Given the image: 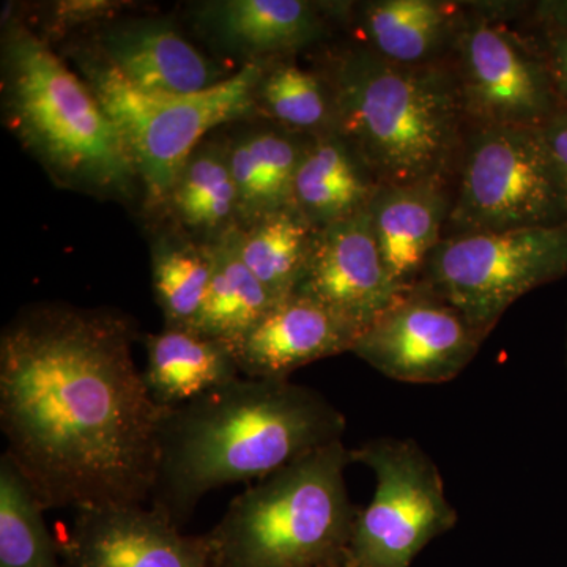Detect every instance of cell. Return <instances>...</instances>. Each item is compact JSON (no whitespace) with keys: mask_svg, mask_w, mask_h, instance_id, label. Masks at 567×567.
Listing matches in <instances>:
<instances>
[{"mask_svg":"<svg viewBox=\"0 0 567 567\" xmlns=\"http://www.w3.org/2000/svg\"><path fill=\"white\" fill-rule=\"evenodd\" d=\"M121 312L69 305L22 311L0 336L6 456L47 509L145 505L164 410L133 357Z\"/></svg>","mask_w":567,"mask_h":567,"instance_id":"1","label":"cell"},{"mask_svg":"<svg viewBox=\"0 0 567 567\" xmlns=\"http://www.w3.org/2000/svg\"><path fill=\"white\" fill-rule=\"evenodd\" d=\"M346 427L344 415L312 388L238 377L164 410L152 507L182 528L205 495L264 480L339 442Z\"/></svg>","mask_w":567,"mask_h":567,"instance_id":"2","label":"cell"},{"mask_svg":"<svg viewBox=\"0 0 567 567\" xmlns=\"http://www.w3.org/2000/svg\"><path fill=\"white\" fill-rule=\"evenodd\" d=\"M324 80L334 132L380 185L454 183L468 122L450 63L395 65L357 44L336 55Z\"/></svg>","mask_w":567,"mask_h":567,"instance_id":"3","label":"cell"},{"mask_svg":"<svg viewBox=\"0 0 567 567\" xmlns=\"http://www.w3.org/2000/svg\"><path fill=\"white\" fill-rule=\"evenodd\" d=\"M7 121L55 181L107 196L141 182L115 123L87 82L25 25L3 39Z\"/></svg>","mask_w":567,"mask_h":567,"instance_id":"4","label":"cell"},{"mask_svg":"<svg viewBox=\"0 0 567 567\" xmlns=\"http://www.w3.org/2000/svg\"><path fill=\"white\" fill-rule=\"evenodd\" d=\"M342 440L312 451L235 496L207 539L213 567L347 565L358 509Z\"/></svg>","mask_w":567,"mask_h":567,"instance_id":"5","label":"cell"},{"mask_svg":"<svg viewBox=\"0 0 567 567\" xmlns=\"http://www.w3.org/2000/svg\"><path fill=\"white\" fill-rule=\"evenodd\" d=\"M271 62H246L237 73L193 95L142 92L104 59L84 63V73L121 132L148 199L164 203L205 134L257 110V91Z\"/></svg>","mask_w":567,"mask_h":567,"instance_id":"6","label":"cell"},{"mask_svg":"<svg viewBox=\"0 0 567 567\" xmlns=\"http://www.w3.org/2000/svg\"><path fill=\"white\" fill-rule=\"evenodd\" d=\"M567 224L543 126H468L445 237Z\"/></svg>","mask_w":567,"mask_h":567,"instance_id":"7","label":"cell"},{"mask_svg":"<svg viewBox=\"0 0 567 567\" xmlns=\"http://www.w3.org/2000/svg\"><path fill=\"white\" fill-rule=\"evenodd\" d=\"M520 3H465L450 63L468 126H544L561 103L532 37L513 29Z\"/></svg>","mask_w":567,"mask_h":567,"instance_id":"8","label":"cell"},{"mask_svg":"<svg viewBox=\"0 0 567 567\" xmlns=\"http://www.w3.org/2000/svg\"><path fill=\"white\" fill-rule=\"evenodd\" d=\"M565 276L567 224H561L442 238L417 282L487 338L518 298Z\"/></svg>","mask_w":567,"mask_h":567,"instance_id":"9","label":"cell"},{"mask_svg":"<svg viewBox=\"0 0 567 567\" xmlns=\"http://www.w3.org/2000/svg\"><path fill=\"white\" fill-rule=\"evenodd\" d=\"M350 454L374 473L375 492L358 509L347 567H410L457 524L439 466L413 440H371Z\"/></svg>","mask_w":567,"mask_h":567,"instance_id":"10","label":"cell"},{"mask_svg":"<svg viewBox=\"0 0 567 567\" xmlns=\"http://www.w3.org/2000/svg\"><path fill=\"white\" fill-rule=\"evenodd\" d=\"M486 339L453 305L416 282L365 328L352 352L388 379L439 385L462 374Z\"/></svg>","mask_w":567,"mask_h":567,"instance_id":"11","label":"cell"},{"mask_svg":"<svg viewBox=\"0 0 567 567\" xmlns=\"http://www.w3.org/2000/svg\"><path fill=\"white\" fill-rule=\"evenodd\" d=\"M58 543L63 567H213L207 536L183 535L152 506L76 511Z\"/></svg>","mask_w":567,"mask_h":567,"instance_id":"12","label":"cell"},{"mask_svg":"<svg viewBox=\"0 0 567 567\" xmlns=\"http://www.w3.org/2000/svg\"><path fill=\"white\" fill-rule=\"evenodd\" d=\"M404 290L388 274L365 210L317 230L293 293L319 301L364 331Z\"/></svg>","mask_w":567,"mask_h":567,"instance_id":"13","label":"cell"},{"mask_svg":"<svg viewBox=\"0 0 567 567\" xmlns=\"http://www.w3.org/2000/svg\"><path fill=\"white\" fill-rule=\"evenodd\" d=\"M361 328L311 298L292 293L278 301L230 352L246 379L289 380L324 358L352 352Z\"/></svg>","mask_w":567,"mask_h":567,"instance_id":"14","label":"cell"},{"mask_svg":"<svg viewBox=\"0 0 567 567\" xmlns=\"http://www.w3.org/2000/svg\"><path fill=\"white\" fill-rule=\"evenodd\" d=\"M100 50L123 80L151 95H193L227 78L169 21L111 25L100 39Z\"/></svg>","mask_w":567,"mask_h":567,"instance_id":"15","label":"cell"},{"mask_svg":"<svg viewBox=\"0 0 567 567\" xmlns=\"http://www.w3.org/2000/svg\"><path fill=\"white\" fill-rule=\"evenodd\" d=\"M453 188L451 182L382 185L369 204L380 256L402 289L420 281L429 257L442 241L453 207Z\"/></svg>","mask_w":567,"mask_h":567,"instance_id":"16","label":"cell"},{"mask_svg":"<svg viewBox=\"0 0 567 567\" xmlns=\"http://www.w3.org/2000/svg\"><path fill=\"white\" fill-rule=\"evenodd\" d=\"M322 10L306 0H216L200 7L197 21L219 50L275 61L327 37Z\"/></svg>","mask_w":567,"mask_h":567,"instance_id":"17","label":"cell"},{"mask_svg":"<svg viewBox=\"0 0 567 567\" xmlns=\"http://www.w3.org/2000/svg\"><path fill=\"white\" fill-rule=\"evenodd\" d=\"M360 47L402 66L450 61L465 3L442 0H374L352 7Z\"/></svg>","mask_w":567,"mask_h":567,"instance_id":"18","label":"cell"},{"mask_svg":"<svg viewBox=\"0 0 567 567\" xmlns=\"http://www.w3.org/2000/svg\"><path fill=\"white\" fill-rule=\"evenodd\" d=\"M363 159L336 132L311 137L293 183V205L317 229L368 210L380 188Z\"/></svg>","mask_w":567,"mask_h":567,"instance_id":"19","label":"cell"},{"mask_svg":"<svg viewBox=\"0 0 567 567\" xmlns=\"http://www.w3.org/2000/svg\"><path fill=\"white\" fill-rule=\"evenodd\" d=\"M145 386L162 409H175L241 377L229 347L192 328L164 327L145 338Z\"/></svg>","mask_w":567,"mask_h":567,"instance_id":"20","label":"cell"},{"mask_svg":"<svg viewBox=\"0 0 567 567\" xmlns=\"http://www.w3.org/2000/svg\"><path fill=\"white\" fill-rule=\"evenodd\" d=\"M311 137L259 130L227 147L238 194V227L293 205V183Z\"/></svg>","mask_w":567,"mask_h":567,"instance_id":"21","label":"cell"},{"mask_svg":"<svg viewBox=\"0 0 567 567\" xmlns=\"http://www.w3.org/2000/svg\"><path fill=\"white\" fill-rule=\"evenodd\" d=\"M237 230L212 241L215 267L192 330L233 349L278 301L248 270L238 252Z\"/></svg>","mask_w":567,"mask_h":567,"instance_id":"22","label":"cell"},{"mask_svg":"<svg viewBox=\"0 0 567 567\" xmlns=\"http://www.w3.org/2000/svg\"><path fill=\"white\" fill-rule=\"evenodd\" d=\"M317 230L297 208H287L238 227V252L268 292L284 300L305 274Z\"/></svg>","mask_w":567,"mask_h":567,"instance_id":"23","label":"cell"},{"mask_svg":"<svg viewBox=\"0 0 567 567\" xmlns=\"http://www.w3.org/2000/svg\"><path fill=\"white\" fill-rule=\"evenodd\" d=\"M167 203L183 226L212 241L238 227V194L227 147L199 145L178 174Z\"/></svg>","mask_w":567,"mask_h":567,"instance_id":"24","label":"cell"},{"mask_svg":"<svg viewBox=\"0 0 567 567\" xmlns=\"http://www.w3.org/2000/svg\"><path fill=\"white\" fill-rule=\"evenodd\" d=\"M47 507L9 456L0 457V567H63Z\"/></svg>","mask_w":567,"mask_h":567,"instance_id":"25","label":"cell"},{"mask_svg":"<svg viewBox=\"0 0 567 567\" xmlns=\"http://www.w3.org/2000/svg\"><path fill=\"white\" fill-rule=\"evenodd\" d=\"M257 110L286 132L316 137L334 132V107L324 76L295 63L274 61L257 91Z\"/></svg>","mask_w":567,"mask_h":567,"instance_id":"26","label":"cell"},{"mask_svg":"<svg viewBox=\"0 0 567 567\" xmlns=\"http://www.w3.org/2000/svg\"><path fill=\"white\" fill-rule=\"evenodd\" d=\"M215 267L212 244L162 240L153 246L152 281L164 327L192 328Z\"/></svg>","mask_w":567,"mask_h":567,"instance_id":"27","label":"cell"},{"mask_svg":"<svg viewBox=\"0 0 567 567\" xmlns=\"http://www.w3.org/2000/svg\"><path fill=\"white\" fill-rule=\"evenodd\" d=\"M524 31L543 54L561 106H567V0L524 3Z\"/></svg>","mask_w":567,"mask_h":567,"instance_id":"28","label":"cell"},{"mask_svg":"<svg viewBox=\"0 0 567 567\" xmlns=\"http://www.w3.org/2000/svg\"><path fill=\"white\" fill-rule=\"evenodd\" d=\"M122 2L111 0H65L58 2L52 9V29L66 31L85 22L111 17L114 11L122 9Z\"/></svg>","mask_w":567,"mask_h":567,"instance_id":"29","label":"cell"},{"mask_svg":"<svg viewBox=\"0 0 567 567\" xmlns=\"http://www.w3.org/2000/svg\"><path fill=\"white\" fill-rule=\"evenodd\" d=\"M544 137L551 153L555 166H557L559 181H561L563 189H565L567 200V106L561 107L543 126Z\"/></svg>","mask_w":567,"mask_h":567,"instance_id":"30","label":"cell"},{"mask_svg":"<svg viewBox=\"0 0 567 567\" xmlns=\"http://www.w3.org/2000/svg\"><path fill=\"white\" fill-rule=\"evenodd\" d=\"M327 567H347V565L327 566Z\"/></svg>","mask_w":567,"mask_h":567,"instance_id":"31","label":"cell"}]
</instances>
